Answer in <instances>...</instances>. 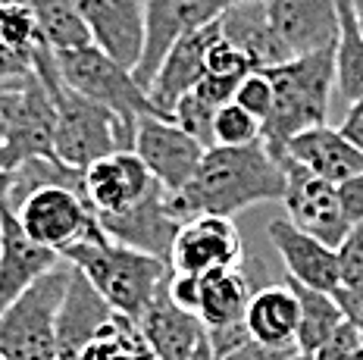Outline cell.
<instances>
[{"label": "cell", "instance_id": "cell-1", "mask_svg": "<svg viewBox=\"0 0 363 360\" xmlns=\"http://www.w3.org/2000/svg\"><path fill=\"white\" fill-rule=\"evenodd\" d=\"M282 194L285 169L260 138L245 147H210L194 179L172 198L182 220H191L201 213L235 216L254 204L282 201Z\"/></svg>", "mask_w": 363, "mask_h": 360}, {"label": "cell", "instance_id": "cell-2", "mask_svg": "<svg viewBox=\"0 0 363 360\" xmlns=\"http://www.w3.org/2000/svg\"><path fill=\"white\" fill-rule=\"evenodd\" d=\"M32 69L44 81V88L50 91L57 107V138H54L57 160H63L66 167L82 172L91 163L104 160V157L135 147L132 123L119 119L97 101H91V97L66 85L50 44L41 41L32 50Z\"/></svg>", "mask_w": 363, "mask_h": 360}, {"label": "cell", "instance_id": "cell-3", "mask_svg": "<svg viewBox=\"0 0 363 360\" xmlns=\"http://www.w3.org/2000/svg\"><path fill=\"white\" fill-rule=\"evenodd\" d=\"M63 260H69L94 285V291L113 310L132 317L135 322L150 307V301L160 295L163 282L169 279V264L150 257L145 251H135L128 244L113 242L110 235H104V229H97L85 242L72 244L63 254Z\"/></svg>", "mask_w": 363, "mask_h": 360}, {"label": "cell", "instance_id": "cell-4", "mask_svg": "<svg viewBox=\"0 0 363 360\" xmlns=\"http://www.w3.org/2000/svg\"><path fill=\"white\" fill-rule=\"evenodd\" d=\"M263 72L272 81V113L263 123V141L276 157L294 135L326 125L329 94L335 91V47L291 57Z\"/></svg>", "mask_w": 363, "mask_h": 360}, {"label": "cell", "instance_id": "cell-5", "mask_svg": "<svg viewBox=\"0 0 363 360\" xmlns=\"http://www.w3.org/2000/svg\"><path fill=\"white\" fill-rule=\"evenodd\" d=\"M72 264H60L0 310V357L57 360V320L69 288Z\"/></svg>", "mask_w": 363, "mask_h": 360}, {"label": "cell", "instance_id": "cell-6", "mask_svg": "<svg viewBox=\"0 0 363 360\" xmlns=\"http://www.w3.org/2000/svg\"><path fill=\"white\" fill-rule=\"evenodd\" d=\"M54 54L66 85L91 97V101H97L119 119L138 125L141 116H163L150 103L145 88L135 81L132 69H125L110 54H104L97 44H85V47H75V50H54Z\"/></svg>", "mask_w": 363, "mask_h": 360}, {"label": "cell", "instance_id": "cell-7", "mask_svg": "<svg viewBox=\"0 0 363 360\" xmlns=\"http://www.w3.org/2000/svg\"><path fill=\"white\" fill-rule=\"evenodd\" d=\"M16 213L22 232L32 242L50 247L63 257L72 244L85 242L88 235H94L97 229V216L91 213V207L85 204L75 189L66 185H44L35 189L32 194L19 201L16 207H10Z\"/></svg>", "mask_w": 363, "mask_h": 360}, {"label": "cell", "instance_id": "cell-8", "mask_svg": "<svg viewBox=\"0 0 363 360\" xmlns=\"http://www.w3.org/2000/svg\"><path fill=\"white\" fill-rule=\"evenodd\" d=\"M285 169V194H282V207H285V220L294 229L307 232V235L320 238L323 244L335 247L347 238V232L354 226L345 220L342 201H338V189L326 179H320L316 172H310L307 167L294 163L291 157H276Z\"/></svg>", "mask_w": 363, "mask_h": 360}, {"label": "cell", "instance_id": "cell-9", "mask_svg": "<svg viewBox=\"0 0 363 360\" xmlns=\"http://www.w3.org/2000/svg\"><path fill=\"white\" fill-rule=\"evenodd\" d=\"M238 4H247V0H147L145 50H141L138 66L132 69L135 81L147 91L163 57L182 35L213 26Z\"/></svg>", "mask_w": 363, "mask_h": 360}, {"label": "cell", "instance_id": "cell-10", "mask_svg": "<svg viewBox=\"0 0 363 360\" xmlns=\"http://www.w3.org/2000/svg\"><path fill=\"white\" fill-rule=\"evenodd\" d=\"M135 154L169 194H179L198 172L207 147L166 116H141L135 125Z\"/></svg>", "mask_w": 363, "mask_h": 360}, {"label": "cell", "instance_id": "cell-11", "mask_svg": "<svg viewBox=\"0 0 363 360\" xmlns=\"http://www.w3.org/2000/svg\"><path fill=\"white\" fill-rule=\"evenodd\" d=\"M245 238L232 216L201 213L182 223L169 254L172 273L207 276L213 269H229L245 264Z\"/></svg>", "mask_w": 363, "mask_h": 360}, {"label": "cell", "instance_id": "cell-12", "mask_svg": "<svg viewBox=\"0 0 363 360\" xmlns=\"http://www.w3.org/2000/svg\"><path fill=\"white\" fill-rule=\"evenodd\" d=\"M182 223L185 220L176 207V198L163 185H157L145 201H138L123 213L97 216V226L104 229V235H110L119 244L135 247V251H145L163 264H169L172 242H176Z\"/></svg>", "mask_w": 363, "mask_h": 360}, {"label": "cell", "instance_id": "cell-13", "mask_svg": "<svg viewBox=\"0 0 363 360\" xmlns=\"http://www.w3.org/2000/svg\"><path fill=\"white\" fill-rule=\"evenodd\" d=\"M85 22L91 44L110 54L125 69H135L145 50L147 0H72Z\"/></svg>", "mask_w": 363, "mask_h": 360}, {"label": "cell", "instance_id": "cell-14", "mask_svg": "<svg viewBox=\"0 0 363 360\" xmlns=\"http://www.w3.org/2000/svg\"><path fill=\"white\" fill-rule=\"evenodd\" d=\"M157 179L150 176L135 151H119L104 160L91 163L82 169V191H85V204L94 216H116L123 210L135 207L157 189Z\"/></svg>", "mask_w": 363, "mask_h": 360}, {"label": "cell", "instance_id": "cell-15", "mask_svg": "<svg viewBox=\"0 0 363 360\" xmlns=\"http://www.w3.org/2000/svg\"><path fill=\"white\" fill-rule=\"evenodd\" d=\"M54 138H57L54 97H50V91L44 88V81L38 79L35 69H32V76H28L26 85H22L16 123H13L10 135H6L4 147H0V169L13 172L26 160H35V157H57Z\"/></svg>", "mask_w": 363, "mask_h": 360}, {"label": "cell", "instance_id": "cell-16", "mask_svg": "<svg viewBox=\"0 0 363 360\" xmlns=\"http://www.w3.org/2000/svg\"><path fill=\"white\" fill-rule=\"evenodd\" d=\"M60 254L32 242L22 232L16 213L0 204V310L10 307L28 285L60 264Z\"/></svg>", "mask_w": 363, "mask_h": 360}, {"label": "cell", "instance_id": "cell-17", "mask_svg": "<svg viewBox=\"0 0 363 360\" xmlns=\"http://www.w3.org/2000/svg\"><path fill=\"white\" fill-rule=\"evenodd\" d=\"M219 38V22L198 32H188L169 47L160 69L147 88V97L163 116L172 119V107L207 76V50Z\"/></svg>", "mask_w": 363, "mask_h": 360}, {"label": "cell", "instance_id": "cell-18", "mask_svg": "<svg viewBox=\"0 0 363 360\" xmlns=\"http://www.w3.org/2000/svg\"><path fill=\"white\" fill-rule=\"evenodd\" d=\"M267 13L291 57L335 47L338 0H267Z\"/></svg>", "mask_w": 363, "mask_h": 360}, {"label": "cell", "instance_id": "cell-19", "mask_svg": "<svg viewBox=\"0 0 363 360\" xmlns=\"http://www.w3.org/2000/svg\"><path fill=\"white\" fill-rule=\"evenodd\" d=\"M267 235L276 254L282 257L285 264V276L307 288H316V291H332L342 285L338 279V251L329 244H323L320 238L307 235V232L294 229L289 220H272L267 226Z\"/></svg>", "mask_w": 363, "mask_h": 360}, {"label": "cell", "instance_id": "cell-20", "mask_svg": "<svg viewBox=\"0 0 363 360\" xmlns=\"http://www.w3.org/2000/svg\"><path fill=\"white\" fill-rule=\"evenodd\" d=\"M113 307L94 291L85 276L72 266L69 288L57 320V360H79L85 348L101 335V329L113 320Z\"/></svg>", "mask_w": 363, "mask_h": 360}, {"label": "cell", "instance_id": "cell-21", "mask_svg": "<svg viewBox=\"0 0 363 360\" xmlns=\"http://www.w3.org/2000/svg\"><path fill=\"white\" fill-rule=\"evenodd\" d=\"M138 329L157 360H188L198 351V344L207 339V329H203L201 317L172 304L166 282L160 295L138 317Z\"/></svg>", "mask_w": 363, "mask_h": 360}, {"label": "cell", "instance_id": "cell-22", "mask_svg": "<svg viewBox=\"0 0 363 360\" xmlns=\"http://www.w3.org/2000/svg\"><path fill=\"white\" fill-rule=\"evenodd\" d=\"M276 157H291L294 163L307 167L310 172H316V176L326 179L332 185H342L351 176H360L363 172V151H357L329 123L294 135L289 145L282 147V154H276Z\"/></svg>", "mask_w": 363, "mask_h": 360}, {"label": "cell", "instance_id": "cell-23", "mask_svg": "<svg viewBox=\"0 0 363 360\" xmlns=\"http://www.w3.org/2000/svg\"><path fill=\"white\" fill-rule=\"evenodd\" d=\"M219 35L251 60L254 69H272L291 60V50L285 47V41L269 22L267 0H247V4L232 6L219 19Z\"/></svg>", "mask_w": 363, "mask_h": 360}, {"label": "cell", "instance_id": "cell-24", "mask_svg": "<svg viewBox=\"0 0 363 360\" xmlns=\"http://www.w3.org/2000/svg\"><path fill=\"white\" fill-rule=\"evenodd\" d=\"M247 335L267 348L298 351V326H301V304L289 282H267L257 285L247 304L245 317Z\"/></svg>", "mask_w": 363, "mask_h": 360}, {"label": "cell", "instance_id": "cell-25", "mask_svg": "<svg viewBox=\"0 0 363 360\" xmlns=\"http://www.w3.org/2000/svg\"><path fill=\"white\" fill-rule=\"evenodd\" d=\"M335 91L345 103L363 101V32L354 0H338V41H335Z\"/></svg>", "mask_w": 363, "mask_h": 360}, {"label": "cell", "instance_id": "cell-26", "mask_svg": "<svg viewBox=\"0 0 363 360\" xmlns=\"http://www.w3.org/2000/svg\"><path fill=\"white\" fill-rule=\"evenodd\" d=\"M285 282L291 285V291L298 295L301 304V326H298V351L307 357H313L320 348H326V342L338 332V326L345 322L342 307L335 304V298L326 291L307 288V285L294 282L285 276Z\"/></svg>", "mask_w": 363, "mask_h": 360}, {"label": "cell", "instance_id": "cell-27", "mask_svg": "<svg viewBox=\"0 0 363 360\" xmlns=\"http://www.w3.org/2000/svg\"><path fill=\"white\" fill-rule=\"evenodd\" d=\"M22 4L32 10L44 44H50L54 50H75L91 44V35L72 0H22Z\"/></svg>", "mask_w": 363, "mask_h": 360}, {"label": "cell", "instance_id": "cell-28", "mask_svg": "<svg viewBox=\"0 0 363 360\" xmlns=\"http://www.w3.org/2000/svg\"><path fill=\"white\" fill-rule=\"evenodd\" d=\"M79 360H157L150 354L138 322L123 313H113V320L101 329L94 342L85 348Z\"/></svg>", "mask_w": 363, "mask_h": 360}, {"label": "cell", "instance_id": "cell-29", "mask_svg": "<svg viewBox=\"0 0 363 360\" xmlns=\"http://www.w3.org/2000/svg\"><path fill=\"white\" fill-rule=\"evenodd\" d=\"M263 138V123L251 116L245 107H238L235 101L223 103L216 110L213 119V141L223 147H245Z\"/></svg>", "mask_w": 363, "mask_h": 360}, {"label": "cell", "instance_id": "cell-30", "mask_svg": "<svg viewBox=\"0 0 363 360\" xmlns=\"http://www.w3.org/2000/svg\"><path fill=\"white\" fill-rule=\"evenodd\" d=\"M41 28L26 4H4L0 6V44L16 54L32 57V50L41 44Z\"/></svg>", "mask_w": 363, "mask_h": 360}, {"label": "cell", "instance_id": "cell-31", "mask_svg": "<svg viewBox=\"0 0 363 360\" xmlns=\"http://www.w3.org/2000/svg\"><path fill=\"white\" fill-rule=\"evenodd\" d=\"M216 110L210 101H203L198 91H188L182 101L172 107V123L179 125V129H185L191 138H198L203 147H216L213 141V119H216Z\"/></svg>", "mask_w": 363, "mask_h": 360}, {"label": "cell", "instance_id": "cell-32", "mask_svg": "<svg viewBox=\"0 0 363 360\" xmlns=\"http://www.w3.org/2000/svg\"><path fill=\"white\" fill-rule=\"evenodd\" d=\"M232 101H235L238 107H245L251 116H257L260 123H267L269 113H272V81H269V76L263 69H251L238 81Z\"/></svg>", "mask_w": 363, "mask_h": 360}, {"label": "cell", "instance_id": "cell-33", "mask_svg": "<svg viewBox=\"0 0 363 360\" xmlns=\"http://www.w3.org/2000/svg\"><path fill=\"white\" fill-rule=\"evenodd\" d=\"M251 60H247L245 54H241L238 47H232L229 41L219 35V38L210 44L207 50V76H216V79H235L241 81L251 72Z\"/></svg>", "mask_w": 363, "mask_h": 360}, {"label": "cell", "instance_id": "cell-34", "mask_svg": "<svg viewBox=\"0 0 363 360\" xmlns=\"http://www.w3.org/2000/svg\"><path fill=\"white\" fill-rule=\"evenodd\" d=\"M338 279L342 288L363 291V226H354L338 244Z\"/></svg>", "mask_w": 363, "mask_h": 360}, {"label": "cell", "instance_id": "cell-35", "mask_svg": "<svg viewBox=\"0 0 363 360\" xmlns=\"http://www.w3.org/2000/svg\"><path fill=\"white\" fill-rule=\"evenodd\" d=\"M338 189V201H342L345 220L351 226H363V172L360 176H351L347 182L335 185Z\"/></svg>", "mask_w": 363, "mask_h": 360}, {"label": "cell", "instance_id": "cell-36", "mask_svg": "<svg viewBox=\"0 0 363 360\" xmlns=\"http://www.w3.org/2000/svg\"><path fill=\"white\" fill-rule=\"evenodd\" d=\"M32 76V57L16 54V50L0 44V88L6 85H19L22 79Z\"/></svg>", "mask_w": 363, "mask_h": 360}, {"label": "cell", "instance_id": "cell-37", "mask_svg": "<svg viewBox=\"0 0 363 360\" xmlns=\"http://www.w3.org/2000/svg\"><path fill=\"white\" fill-rule=\"evenodd\" d=\"M22 85H26V79H22L19 85L0 88V147H4V141H6V135H10L13 123H16L19 101H22Z\"/></svg>", "mask_w": 363, "mask_h": 360}, {"label": "cell", "instance_id": "cell-38", "mask_svg": "<svg viewBox=\"0 0 363 360\" xmlns=\"http://www.w3.org/2000/svg\"><path fill=\"white\" fill-rule=\"evenodd\" d=\"M332 298H335V304L342 307L345 322H351V326L357 329V332H360V342H363V291L342 288V285H338V288L332 291Z\"/></svg>", "mask_w": 363, "mask_h": 360}, {"label": "cell", "instance_id": "cell-39", "mask_svg": "<svg viewBox=\"0 0 363 360\" xmlns=\"http://www.w3.org/2000/svg\"><path fill=\"white\" fill-rule=\"evenodd\" d=\"M289 354H294V351L267 348V344H260V342L247 339L245 344H238L235 351H229V354L219 357V360H282V357H289Z\"/></svg>", "mask_w": 363, "mask_h": 360}, {"label": "cell", "instance_id": "cell-40", "mask_svg": "<svg viewBox=\"0 0 363 360\" xmlns=\"http://www.w3.org/2000/svg\"><path fill=\"white\" fill-rule=\"evenodd\" d=\"M338 132H342L345 138L357 147V151H363V101L347 107V113L342 119V125H338Z\"/></svg>", "mask_w": 363, "mask_h": 360}, {"label": "cell", "instance_id": "cell-41", "mask_svg": "<svg viewBox=\"0 0 363 360\" xmlns=\"http://www.w3.org/2000/svg\"><path fill=\"white\" fill-rule=\"evenodd\" d=\"M10 185H13V172L0 169V204H6V198H10Z\"/></svg>", "mask_w": 363, "mask_h": 360}, {"label": "cell", "instance_id": "cell-42", "mask_svg": "<svg viewBox=\"0 0 363 360\" xmlns=\"http://www.w3.org/2000/svg\"><path fill=\"white\" fill-rule=\"evenodd\" d=\"M188 360H216V354H213V348H210V342L203 339V342L198 344V351H194V354L188 357Z\"/></svg>", "mask_w": 363, "mask_h": 360}, {"label": "cell", "instance_id": "cell-43", "mask_svg": "<svg viewBox=\"0 0 363 360\" xmlns=\"http://www.w3.org/2000/svg\"><path fill=\"white\" fill-rule=\"evenodd\" d=\"M347 360H363V342L357 344V348L351 351V354H347Z\"/></svg>", "mask_w": 363, "mask_h": 360}, {"label": "cell", "instance_id": "cell-44", "mask_svg": "<svg viewBox=\"0 0 363 360\" xmlns=\"http://www.w3.org/2000/svg\"><path fill=\"white\" fill-rule=\"evenodd\" d=\"M282 360H313V357H307V354H301V351H294V354H289V357H282Z\"/></svg>", "mask_w": 363, "mask_h": 360}, {"label": "cell", "instance_id": "cell-45", "mask_svg": "<svg viewBox=\"0 0 363 360\" xmlns=\"http://www.w3.org/2000/svg\"><path fill=\"white\" fill-rule=\"evenodd\" d=\"M4 4H22V0H0V6H4Z\"/></svg>", "mask_w": 363, "mask_h": 360}, {"label": "cell", "instance_id": "cell-46", "mask_svg": "<svg viewBox=\"0 0 363 360\" xmlns=\"http://www.w3.org/2000/svg\"><path fill=\"white\" fill-rule=\"evenodd\" d=\"M0 360H6V357H0Z\"/></svg>", "mask_w": 363, "mask_h": 360}]
</instances>
